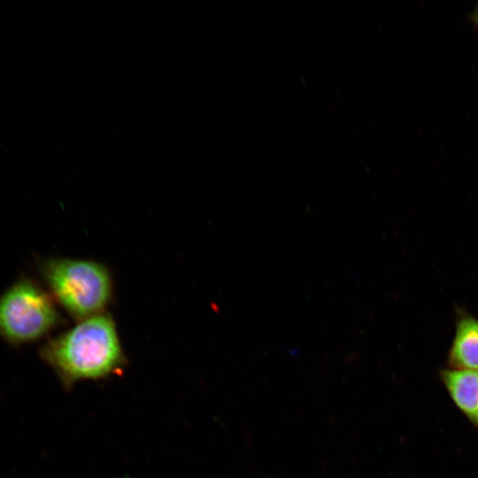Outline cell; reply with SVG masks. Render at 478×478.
Returning <instances> with one entry per match:
<instances>
[{
	"label": "cell",
	"mask_w": 478,
	"mask_h": 478,
	"mask_svg": "<svg viewBox=\"0 0 478 478\" xmlns=\"http://www.w3.org/2000/svg\"><path fill=\"white\" fill-rule=\"evenodd\" d=\"M440 376L455 405L478 428V371L449 368Z\"/></svg>",
	"instance_id": "4"
},
{
	"label": "cell",
	"mask_w": 478,
	"mask_h": 478,
	"mask_svg": "<svg viewBox=\"0 0 478 478\" xmlns=\"http://www.w3.org/2000/svg\"><path fill=\"white\" fill-rule=\"evenodd\" d=\"M38 354L66 390L81 381L121 374L127 365L116 323L106 312L50 338Z\"/></svg>",
	"instance_id": "1"
},
{
	"label": "cell",
	"mask_w": 478,
	"mask_h": 478,
	"mask_svg": "<svg viewBox=\"0 0 478 478\" xmlns=\"http://www.w3.org/2000/svg\"><path fill=\"white\" fill-rule=\"evenodd\" d=\"M62 322L51 295L30 277H19L0 296V337L10 345L38 341Z\"/></svg>",
	"instance_id": "3"
},
{
	"label": "cell",
	"mask_w": 478,
	"mask_h": 478,
	"mask_svg": "<svg viewBox=\"0 0 478 478\" xmlns=\"http://www.w3.org/2000/svg\"><path fill=\"white\" fill-rule=\"evenodd\" d=\"M451 368L478 371V319L461 312L448 353Z\"/></svg>",
	"instance_id": "5"
},
{
	"label": "cell",
	"mask_w": 478,
	"mask_h": 478,
	"mask_svg": "<svg viewBox=\"0 0 478 478\" xmlns=\"http://www.w3.org/2000/svg\"><path fill=\"white\" fill-rule=\"evenodd\" d=\"M470 19H471L472 22L476 27H478V3L476 4V5L474 7L473 11L471 12Z\"/></svg>",
	"instance_id": "6"
},
{
	"label": "cell",
	"mask_w": 478,
	"mask_h": 478,
	"mask_svg": "<svg viewBox=\"0 0 478 478\" xmlns=\"http://www.w3.org/2000/svg\"><path fill=\"white\" fill-rule=\"evenodd\" d=\"M39 271L55 302L78 321L104 312L112 300V277L102 263L51 258Z\"/></svg>",
	"instance_id": "2"
}]
</instances>
